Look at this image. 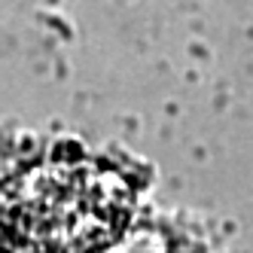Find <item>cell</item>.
<instances>
[{
	"instance_id": "6da1fadb",
	"label": "cell",
	"mask_w": 253,
	"mask_h": 253,
	"mask_svg": "<svg viewBox=\"0 0 253 253\" xmlns=\"http://www.w3.org/2000/svg\"><path fill=\"white\" fill-rule=\"evenodd\" d=\"M131 189L92 159L37 162L0 186V247L98 250L128 223Z\"/></svg>"
}]
</instances>
